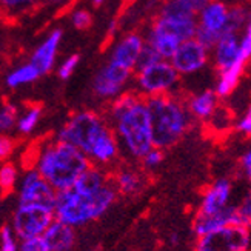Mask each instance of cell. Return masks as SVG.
I'll use <instances>...</instances> for the list:
<instances>
[{"mask_svg":"<svg viewBox=\"0 0 251 251\" xmlns=\"http://www.w3.org/2000/svg\"><path fill=\"white\" fill-rule=\"evenodd\" d=\"M52 208L37 203H19L13 214V231L19 241L43 236L47 228L54 222Z\"/></svg>","mask_w":251,"mask_h":251,"instance_id":"7","label":"cell"},{"mask_svg":"<svg viewBox=\"0 0 251 251\" xmlns=\"http://www.w3.org/2000/svg\"><path fill=\"white\" fill-rule=\"evenodd\" d=\"M176 2H179L182 6H185L187 9H190L191 13H194L196 16H198L199 11L206 5L208 0H176Z\"/></svg>","mask_w":251,"mask_h":251,"instance_id":"40","label":"cell"},{"mask_svg":"<svg viewBox=\"0 0 251 251\" xmlns=\"http://www.w3.org/2000/svg\"><path fill=\"white\" fill-rule=\"evenodd\" d=\"M234 128H236L237 133H241V134H244L247 137L251 136V103L248 105V108L242 114V117L236 122Z\"/></svg>","mask_w":251,"mask_h":251,"instance_id":"39","label":"cell"},{"mask_svg":"<svg viewBox=\"0 0 251 251\" xmlns=\"http://www.w3.org/2000/svg\"><path fill=\"white\" fill-rule=\"evenodd\" d=\"M0 251H19V239L9 225L0 230Z\"/></svg>","mask_w":251,"mask_h":251,"instance_id":"32","label":"cell"},{"mask_svg":"<svg viewBox=\"0 0 251 251\" xmlns=\"http://www.w3.org/2000/svg\"><path fill=\"white\" fill-rule=\"evenodd\" d=\"M217 2H222L228 6H231V5H245V2H248V0H217Z\"/></svg>","mask_w":251,"mask_h":251,"instance_id":"42","label":"cell"},{"mask_svg":"<svg viewBox=\"0 0 251 251\" xmlns=\"http://www.w3.org/2000/svg\"><path fill=\"white\" fill-rule=\"evenodd\" d=\"M150 29L168 34L179 42H185L194 39L196 29H198V16L157 13V16L151 22Z\"/></svg>","mask_w":251,"mask_h":251,"instance_id":"12","label":"cell"},{"mask_svg":"<svg viewBox=\"0 0 251 251\" xmlns=\"http://www.w3.org/2000/svg\"><path fill=\"white\" fill-rule=\"evenodd\" d=\"M251 231L247 226L233 225L198 237L194 251H248Z\"/></svg>","mask_w":251,"mask_h":251,"instance_id":"8","label":"cell"},{"mask_svg":"<svg viewBox=\"0 0 251 251\" xmlns=\"http://www.w3.org/2000/svg\"><path fill=\"white\" fill-rule=\"evenodd\" d=\"M19 182V171L14 162H3L0 165V193L9 194L13 193Z\"/></svg>","mask_w":251,"mask_h":251,"instance_id":"27","label":"cell"},{"mask_svg":"<svg viewBox=\"0 0 251 251\" xmlns=\"http://www.w3.org/2000/svg\"><path fill=\"white\" fill-rule=\"evenodd\" d=\"M236 206H237L239 217H241L242 226H247L248 230H251V190L245 194L242 202Z\"/></svg>","mask_w":251,"mask_h":251,"instance_id":"35","label":"cell"},{"mask_svg":"<svg viewBox=\"0 0 251 251\" xmlns=\"http://www.w3.org/2000/svg\"><path fill=\"white\" fill-rule=\"evenodd\" d=\"M171 244H174V245H176L177 242H179V234H176V233H174V234H171Z\"/></svg>","mask_w":251,"mask_h":251,"instance_id":"44","label":"cell"},{"mask_svg":"<svg viewBox=\"0 0 251 251\" xmlns=\"http://www.w3.org/2000/svg\"><path fill=\"white\" fill-rule=\"evenodd\" d=\"M105 119L113 128L119 148L128 157L140 160L154 147L147 102L136 91H125L111 100Z\"/></svg>","mask_w":251,"mask_h":251,"instance_id":"1","label":"cell"},{"mask_svg":"<svg viewBox=\"0 0 251 251\" xmlns=\"http://www.w3.org/2000/svg\"><path fill=\"white\" fill-rule=\"evenodd\" d=\"M226 22H228V5L217 2V0H208L198 14V26L213 32L219 39L224 36Z\"/></svg>","mask_w":251,"mask_h":251,"instance_id":"17","label":"cell"},{"mask_svg":"<svg viewBox=\"0 0 251 251\" xmlns=\"http://www.w3.org/2000/svg\"><path fill=\"white\" fill-rule=\"evenodd\" d=\"M163 159H165V151L163 150H159L156 147H152L147 154L140 159V163H142V168L147 170V171H152L156 170L162 165Z\"/></svg>","mask_w":251,"mask_h":251,"instance_id":"31","label":"cell"},{"mask_svg":"<svg viewBox=\"0 0 251 251\" xmlns=\"http://www.w3.org/2000/svg\"><path fill=\"white\" fill-rule=\"evenodd\" d=\"M251 59V14L250 19L247 22V28H245V34L241 39V43H239V54H237V62H241L242 65H245L248 60Z\"/></svg>","mask_w":251,"mask_h":251,"instance_id":"30","label":"cell"},{"mask_svg":"<svg viewBox=\"0 0 251 251\" xmlns=\"http://www.w3.org/2000/svg\"><path fill=\"white\" fill-rule=\"evenodd\" d=\"M159 60H162V59L157 56V52L145 43V47H144V50H142L140 56H139V60H137V65H136V70L134 71L142 70V68H145V67H150V65L156 63Z\"/></svg>","mask_w":251,"mask_h":251,"instance_id":"37","label":"cell"},{"mask_svg":"<svg viewBox=\"0 0 251 251\" xmlns=\"http://www.w3.org/2000/svg\"><path fill=\"white\" fill-rule=\"evenodd\" d=\"M57 191L43 179L37 170L28 168L19 183V203H37L54 208Z\"/></svg>","mask_w":251,"mask_h":251,"instance_id":"10","label":"cell"},{"mask_svg":"<svg viewBox=\"0 0 251 251\" xmlns=\"http://www.w3.org/2000/svg\"><path fill=\"white\" fill-rule=\"evenodd\" d=\"M250 11L245 5H231L228 6V22L224 34H239L250 19Z\"/></svg>","mask_w":251,"mask_h":251,"instance_id":"24","label":"cell"},{"mask_svg":"<svg viewBox=\"0 0 251 251\" xmlns=\"http://www.w3.org/2000/svg\"><path fill=\"white\" fill-rule=\"evenodd\" d=\"M62 37H63L62 29H59V28L52 29L45 37V40H43L34 51H32L31 57H29V63L39 71L40 77L48 74L54 68V65H56V59H57V52H59Z\"/></svg>","mask_w":251,"mask_h":251,"instance_id":"15","label":"cell"},{"mask_svg":"<svg viewBox=\"0 0 251 251\" xmlns=\"http://www.w3.org/2000/svg\"><path fill=\"white\" fill-rule=\"evenodd\" d=\"M19 251H50L43 236L29 237L25 241H19Z\"/></svg>","mask_w":251,"mask_h":251,"instance_id":"36","label":"cell"},{"mask_svg":"<svg viewBox=\"0 0 251 251\" xmlns=\"http://www.w3.org/2000/svg\"><path fill=\"white\" fill-rule=\"evenodd\" d=\"M37 79H40L39 71L28 62L24 65H19L14 70H11L5 75V85L11 90H16V88H20V86L34 83Z\"/></svg>","mask_w":251,"mask_h":251,"instance_id":"23","label":"cell"},{"mask_svg":"<svg viewBox=\"0 0 251 251\" xmlns=\"http://www.w3.org/2000/svg\"><path fill=\"white\" fill-rule=\"evenodd\" d=\"M110 182H111V174L105 168L91 165L79 177V180L75 182L73 190L77 193H82V194H96Z\"/></svg>","mask_w":251,"mask_h":251,"instance_id":"22","label":"cell"},{"mask_svg":"<svg viewBox=\"0 0 251 251\" xmlns=\"http://www.w3.org/2000/svg\"><path fill=\"white\" fill-rule=\"evenodd\" d=\"M40 117H42V108L39 105H31L28 106L26 110L19 114L17 117V124L16 128L20 134H29L32 131L36 129V126L40 122Z\"/></svg>","mask_w":251,"mask_h":251,"instance_id":"25","label":"cell"},{"mask_svg":"<svg viewBox=\"0 0 251 251\" xmlns=\"http://www.w3.org/2000/svg\"><path fill=\"white\" fill-rule=\"evenodd\" d=\"M239 43H241L239 34H224L217 40L214 48L210 51L214 67L219 73L230 68L236 62L237 54H239Z\"/></svg>","mask_w":251,"mask_h":251,"instance_id":"19","label":"cell"},{"mask_svg":"<svg viewBox=\"0 0 251 251\" xmlns=\"http://www.w3.org/2000/svg\"><path fill=\"white\" fill-rule=\"evenodd\" d=\"M71 24L75 29H80V31H85L88 29L93 24V16L90 11H86L83 8H79L73 11L71 14Z\"/></svg>","mask_w":251,"mask_h":251,"instance_id":"34","label":"cell"},{"mask_svg":"<svg viewBox=\"0 0 251 251\" xmlns=\"http://www.w3.org/2000/svg\"><path fill=\"white\" fill-rule=\"evenodd\" d=\"M219 97L214 90H203L198 94H193L188 100H185L188 108V113L193 117V121L208 122L210 117L219 106Z\"/></svg>","mask_w":251,"mask_h":251,"instance_id":"21","label":"cell"},{"mask_svg":"<svg viewBox=\"0 0 251 251\" xmlns=\"http://www.w3.org/2000/svg\"><path fill=\"white\" fill-rule=\"evenodd\" d=\"M113 187L117 194L133 198L139 194L145 187V176L144 173L133 168V167H121L117 168L114 174H111Z\"/></svg>","mask_w":251,"mask_h":251,"instance_id":"18","label":"cell"},{"mask_svg":"<svg viewBox=\"0 0 251 251\" xmlns=\"http://www.w3.org/2000/svg\"><path fill=\"white\" fill-rule=\"evenodd\" d=\"M91 165L90 159L75 147L52 139L39 148L32 168L59 193L71 190Z\"/></svg>","mask_w":251,"mask_h":251,"instance_id":"3","label":"cell"},{"mask_svg":"<svg viewBox=\"0 0 251 251\" xmlns=\"http://www.w3.org/2000/svg\"><path fill=\"white\" fill-rule=\"evenodd\" d=\"M129 2H134V0H129Z\"/></svg>","mask_w":251,"mask_h":251,"instance_id":"47","label":"cell"},{"mask_svg":"<svg viewBox=\"0 0 251 251\" xmlns=\"http://www.w3.org/2000/svg\"><path fill=\"white\" fill-rule=\"evenodd\" d=\"M79 62H80V56L79 54H71L67 59H65L57 68V75L62 80H68L71 75L74 74V71L77 70L79 67Z\"/></svg>","mask_w":251,"mask_h":251,"instance_id":"33","label":"cell"},{"mask_svg":"<svg viewBox=\"0 0 251 251\" xmlns=\"http://www.w3.org/2000/svg\"><path fill=\"white\" fill-rule=\"evenodd\" d=\"M43 239L50 251H73L77 242V234H75V228L54 219V222L43 233Z\"/></svg>","mask_w":251,"mask_h":251,"instance_id":"20","label":"cell"},{"mask_svg":"<svg viewBox=\"0 0 251 251\" xmlns=\"http://www.w3.org/2000/svg\"><path fill=\"white\" fill-rule=\"evenodd\" d=\"M90 251H100V250H99V248H91Z\"/></svg>","mask_w":251,"mask_h":251,"instance_id":"45","label":"cell"},{"mask_svg":"<svg viewBox=\"0 0 251 251\" xmlns=\"http://www.w3.org/2000/svg\"><path fill=\"white\" fill-rule=\"evenodd\" d=\"M208 124L213 126L214 131H230L233 128V117L224 106H217L214 114L210 117Z\"/></svg>","mask_w":251,"mask_h":251,"instance_id":"29","label":"cell"},{"mask_svg":"<svg viewBox=\"0 0 251 251\" xmlns=\"http://www.w3.org/2000/svg\"><path fill=\"white\" fill-rule=\"evenodd\" d=\"M19 114L20 113L14 103L5 102L0 105V134H6L16 126Z\"/></svg>","mask_w":251,"mask_h":251,"instance_id":"28","label":"cell"},{"mask_svg":"<svg viewBox=\"0 0 251 251\" xmlns=\"http://www.w3.org/2000/svg\"><path fill=\"white\" fill-rule=\"evenodd\" d=\"M247 180H248V182H250V185H251V177H250V179H247Z\"/></svg>","mask_w":251,"mask_h":251,"instance_id":"46","label":"cell"},{"mask_svg":"<svg viewBox=\"0 0 251 251\" xmlns=\"http://www.w3.org/2000/svg\"><path fill=\"white\" fill-rule=\"evenodd\" d=\"M133 71L119 67L113 62H106L97 71L93 80V93L102 100H114L116 97L125 93Z\"/></svg>","mask_w":251,"mask_h":251,"instance_id":"9","label":"cell"},{"mask_svg":"<svg viewBox=\"0 0 251 251\" xmlns=\"http://www.w3.org/2000/svg\"><path fill=\"white\" fill-rule=\"evenodd\" d=\"M210 62V51L196 40L190 39L182 42L176 52L170 59L173 68L179 75H190L203 70Z\"/></svg>","mask_w":251,"mask_h":251,"instance_id":"11","label":"cell"},{"mask_svg":"<svg viewBox=\"0 0 251 251\" xmlns=\"http://www.w3.org/2000/svg\"><path fill=\"white\" fill-rule=\"evenodd\" d=\"M117 191L113 182L97 191L96 194H82L71 190L59 191L54 202V217L56 221L79 228L102 217L117 199Z\"/></svg>","mask_w":251,"mask_h":251,"instance_id":"5","label":"cell"},{"mask_svg":"<svg viewBox=\"0 0 251 251\" xmlns=\"http://www.w3.org/2000/svg\"><path fill=\"white\" fill-rule=\"evenodd\" d=\"M233 225H242L236 205H228L226 208L214 214L196 213L191 226H193V233L196 234V237H201L203 234H208L211 231L221 230V228H225V226H233Z\"/></svg>","mask_w":251,"mask_h":251,"instance_id":"14","label":"cell"},{"mask_svg":"<svg viewBox=\"0 0 251 251\" xmlns=\"http://www.w3.org/2000/svg\"><path fill=\"white\" fill-rule=\"evenodd\" d=\"M16 151V140L8 134H0V162H6Z\"/></svg>","mask_w":251,"mask_h":251,"instance_id":"38","label":"cell"},{"mask_svg":"<svg viewBox=\"0 0 251 251\" xmlns=\"http://www.w3.org/2000/svg\"><path fill=\"white\" fill-rule=\"evenodd\" d=\"M136 73V88L137 94L144 99L156 96L174 94V90L179 85L180 75L173 68L170 60H159L156 63L145 67Z\"/></svg>","mask_w":251,"mask_h":251,"instance_id":"6","label":"cell"},{"mask_svg":"<svg viewBox=\"0 0 251 251\" xmlns=\"http://www.w3.org/2000/svg\"><path fill=\"white\" fill-rule=\"evenodd\" d=\"M145 47V37L140 32H128L122 39H119V42L113 47L110 60L122 68H126L129 71L136 70V65L139 60V56L142 50Z\"/></svg>","mask_w":251,"mask_h":251,"instance_id":"13","label":"cell"},{"mask_svg":"<svg viewBox=\"0 0 251 251\" xmlns=\"http://www.w3.org/2000/svg\"><path fill=\"white\" fill-rule=\"evenodd\" d=\"M241 168L245 174V177L250 179L251 177V148H248L244 156L241 157Z\"/></svg>","mask_w":251,"mask_h":251,"instance_id":"41","label":"cell"},{"mask_svg":"<svg viewBox=\"0 0 251 251\" xmlns=\"http://www.w3.org/2000/svg\"><path fill=\"white\" fill-rule=\"evenodd\" d=\"M91 3H93V6L99 8V6H102L105 3V0H91Z\"/></svg>","mask_w":251,"mask_h":251,"instance_id":"43","label":"cell"},{"mask_svg":"<svg viewBox=\"0 0 251 251\" xmlns=\"http://www.w3.org/2000/svg\"><path fill=\"white\" fill-rule=\"evenodd\" d=\"M56 139L75 147L93 165L102 168L114 163L121 154L111 125L105 116L91 110L74 113L59 129Z\"/></svg>","mask_w":251,"mask_h":251,"instance_id":"2","label":"cell"},{"mask_svg":"<svg viewBox=\"0 0 251 251\" xmlns=\"http://www.w3.org/2000/svg\"><path fill=\"white\" fill-rule=\"evenodd\" d=\"M145 102L150 113L152 145L163 151L174 147L193 125L187 103L176 94L148 97Z\"/></svg>","mask_w":251,"mask_h":251,"instance_id":"4","label":"cell"},{"mask_svg":"<svg viewBox=\"0 0 251 251\" xmlns=\"http://www.w3.org/2000/svg\"><path fill=\"white\" fill-rule=\"evenodd\" d=\"M40 0H0V16L19 17L34 9Z\"/></svg>","mask_w":251,"mask_h":251,"instance_id":"26","label":"cell"},{"mask_svg":"<svg viewBox=\"0 0 251 251\" xmlns=\"http://www.w3.org/2000/svg\"><path fill=\"white\" fill-rule=\"evenodd\" d=\"M233 185L230 179H217L205 190L199 205L198 214H214L219 213L228 205H231Z\"/></svg>","mask_w":251,"mask_h":251,"instance_id":"16","label":"cell"}]
</instances>
